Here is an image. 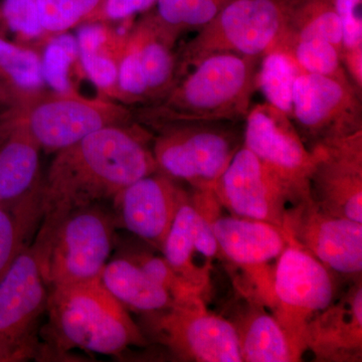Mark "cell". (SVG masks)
<instances>
[{
  "instance_id": "cell-1",
  "label": "cell",
  "mask_w": 362,
  "mask_h": 362,
  "mask_svg": "<svg viewBox=\"0 0 362 362\" xmlns=\"http://www.w3.org/2000/svg\"><path fill=\"white\" fill-rule=\"evenodd\" d=\"M141 126H109L59 150L42 180V218L32 245L42 254L74 209L113 201L131 183L158 171Z\"/></svg>"
},
{
  "instance_id": "cell-2",
  "label": "cell",
  "mask_w": 362,
  "mask_h": 362,
  "mask_svg": "<svg viewBox=\"0 0 362 362\" xmlns=\"http://www.w3.org/2000/svg\"><path fill=\"white\" fill-rule=\"evenodd\" d=\"M258 58L218 52L185 71L158 101L138 112L152 128L171 123L245 120L257 90Z\"/></svg>"
},
{
  "instance_id": "cell-3",
  "label": "cell",
  "mask_w": 362,
  "mask_h": 362,
  "mask_svg": "<svg viewBox=\"0 0 362 362\" xmlns=\"http://www.w3.org/2000/svg\"><path fill=\"white\" fill-rule=\"evenodd\" d=\"M42 354L57 358L71 349L119 356L144 344L129 312L107 290L101 277L49 288Z\"/></svg>"
},
{
  "instance_id": "cell-4",
  "label": "cell",
  "mask_w": 362,
  "mask_h": 362,
  "mask_svg": "<svg viewBox=\"0 0 362 362\" xmlns=\"http://www.w3.org/2000/svg\"><path fill=\"white\" fill-rule=\"evenodd\" d=\"M291 4L292 0H233L183 47L177 80L213 54L232 52L261 59L277 49Z\"/></svg>"
},
{
  "instance_id": "cell-5",
  "label": "cell",
  "mask_w": 362,
  "mask_h": 362,
  "mask_svg": "<svg viewBox=\"0 0 362 362\" xmlns=\"http://www.w3.org/2000/svg\"><path fill=\"white\" fill-rule=\"evenodd\" d=\"M237 124L182 122L156 128L152 151L158 171L192 188H211L242 147Z\"/></svg>"
},
{
  "instance_id": "cell-6",
  "label": "cell",
  "mask_w": 362,
  "mask_h": 362,
  "mask_svg": "<svg viewBox=\"0 0 362 362\" xmlns=\"http://www.w3.org/2000/svg\"><path fill=\"white\" fill-rule=\"evenodd\" d=\"M116 225L115 216L99 204L71 211L44 252L37 254L49 288L101 277L113 247Z\"/></svg>"
},
{
  "instance_id": "cell-7",
  "label": "cell",
  "mask_w": 362,
  "mask_h": 362,
  "mask_svg": "<svg viewBox=\"0 0 362 362\" xmlns=\"http://www.w3.org/2000/svg\"><path fill=\"white\" fill-rule=\"evenodd\" d=\"M49 292L37 252L28 245L0 279V362L40 357Z\"/></svg>"
},
{
  "instance_id": "cell-8",
  "label": "cell",
  "mask_w": 362,
  "mask_h": 362,
  "mask_svg": "<svg viewBox=\"0 0 362 362\" xmlns=\"http://www.w3.org/2000/svg\"><path fill=\"white\" fill-rule=\"evenodd\" d=\"M332 273L290 240L277 259L269 307L302 356L307 350V326L334 301Z\"/></svg>"
},
{
  "instance_id": "cell-9",
  "label": "cell",
  "mask_w": 362,
  "mask_h": 362,
  "mask_svg": "<svg viewBox=\"0 0 362 362\" xmlns=\"http://www.w3.org/2000/svg\"><path fill=\"white\" fill-rule=\"evenodd\" d=\"M146 315L150 332L181 361H243L232 321L207 310L202 297Z\"/></svg>"
},
{
  "instance_id": "cell-10",
  "label": "cell",
  "mask_w": 362,
  "mask_h": 362,
  "mask_svg": "<svg viewBox=\"0 0 362 362\" xmlns=\"http://www.w3.org/2000/svg\"><path fill=\"white\" fill-rule=\"evenodd\" d=\"M361 94L351 82L299 71L291 120L309 149L362 131Z\"/></svg>"
},
{
  "instance_id": "cell-11",
  "label": "cell",
  "mask_w": 362,
  "mask_h": 362,
  "mask_svg": "<svg viewBox=\"0 0 362 362\" xmlns=\"http://www.w3.org/2000/svg\"><path fill=\"white\" fill-rule=\"evenodd\" d=\"M243 146L280 178L295 199L310 195L315 151L302 140L291 118L266 102L254 105L244 120Z\"/></svg>"
},
{
  "instance_id": "cell-12",
  "label": "cell",
  "mask_w": 362,
  "mask_h": 362,
  "mask_svg": "<svg viewBox=\"0 0 362 362\" xmlns=\"http://www.w3.org/2000/svg\"><path fill=\"white\" fill-rule=\"evenodd\" d=\"M282 228L331 272L361 275L362 223L326 213L307 195L288 207Z\"/></svg>"
},
{
  "instance_id": "cell-13",
  "label": "cell",
  "mask_w": 362,
  "mask_h": 362,
  "mask_svg": "<svg viewBox=\"0 0 362 362\" xmlns=\"http://www.w3.org/2000/svg\"><path fill=\"white\" fill-rule=\"evenodd\" d=\"M11 118L25 125L40 148L58 152L95 131L128 124L132 116L129 111L109 102L58 94L37 102L25 115Z\"/></svg>"
},
{
  "instance_id": "cell-14",
  "label": "cell",
  "mask_w": 362,
  "mask_h": 362,
  "mask_svg": "<svg viewBox=\"0 0 362 362\" xmlns=\"http://www.w3.org/2000/svg\"><path fill=\"white\" fill-rule=\"evenodd\" d=\"M211 189L233 216L281 228L286 211L296 202L285 183L243 145Z\"/></svg>"
},
{
  "instance_id": "cell-15",
  "label": "cell",
  "mask_w": 362,
  "mask_h": 362,
  "mask_svg": "<svg viewBox=\"0 0 362 362\" xmlns=\"http://www.w3.org/2000/svg\"><path fill=\"white\" fill-rule=\"evenodd\" d=\"M220 206L211 188H194L181 202L175 220L161 246L163 258L181 277L206 291L209 272L197 263L199 257L207 266L221 254L211 226V218Z\"/></svg>"
},
{
  "instance_id": "cell-16",
  "label": "cell",
  "mask_w": 362,
  "mask_h": 362,
  "mask_svg": "<svg viewBox=\"0 0 362 362\" xmlns=\"http://www.w3.org/2000/svg\"><path fill=\"white\" fill-rule=\"evenodd\" d=\"M312 201L326 213L362 223V131L312 148Z\"/></svg>"
},
{
  "instance_id": "cell-17",
  "label": "cell",
  "mask_w": 362,
  "mask_h": 362,
  "mask_svg": "<svg viewBox=\"0 0 362 362\" xmlns=\"http://www.w3.org/2000/svg\"><path fill=\"white\" fill-rule=\"evenodd\" d=\"M218 213L211 218V226L221 254L247 271L262 299L270 306L273 276L270 277L264 269L287 247L284 230L266 221Z\"/></svg>"
},
{
  "instance_id": "cell-18",
  "label": "cell",
  "mask_w": 362,
  "mask_h": 362,
  "mask_svg": "<svg viewBox=\"0 0 362 362\" xmlns=\"http://www.w3.org/2000/svg\"><path fill=\"white\" fill-rule=\"evenodd\" d=\"M187 194L175 180L156 171L124 188L113 202L121 226L161 249Z\"/></svg>"
},
{
  "instance_id": "cell-19",
  "label": "cell",
  "mask_w": 362,
  "mask_h": 362,
  "mask_svg": "<svg viewBox=\"0 0 362 362\" xmlns=\"http://www.w3.org/2000/svg\"><path fill=\"white\" fill-rule=\"evenodd\" d=\"M305 343L317 361H361V277L308 324Z\"/></svg>"
},
{
  "instance_id": "cell-20",
  "label": "cell",
  "mask_w": 362,
  "mask_h": 362,
  "mask_svg": "<svg viewBox=\"0 0 362 362\" xmlns=\"http://www.w3.org/2000/svg\"><path fill=\"white\" fill-rule=\"evenodd\" d=\"M4 122L0 136V206H11L42 182V148L20 121L6 117Z\"/></svg>"
},
{
  "instance_id": "cell-21",
  "label": "cell",
  "mask_w": 362,
  "mask_h": 362,
  "mask_svg": "<svg viewBox=\"0 0 362 362\" xmlns=\"http://www.w3.org/2000/svg\"><path fill=\"white\" fill-rule=\"evenodd\" d=\"M139 52L149 93V104L161 99L177 81L178 56L173 52L176 37L149 14L130 35Z\"/></svg>"
},
{
  "instance_id": "cell-22",
  "label": "cell",
  "mask_w": 362,
  "mask_h": 362,
  "mask_svg": "<svg viewBox=\"0 0 362 362\" xmlns=\"http://www.w3.org/2000/svg\"><path fill=\"white\" fill-rule=\"evenodd\" d=\"M233 324L237 331L243 361H301L302 354L273 314L252 306L240 316L238 322Z\"/></svg>"
},
{
  "instance_id": "cell-23",
  "label": "cell",
  "mask_w": 362,
  "mask_h": 362,
  "mask_svg": "<svg viewBox=\"0 0 362 362\" xmlns=\"http://www.w3.org/2000/svg\"><path fill=\"white\" fill-rule=\"evenodd\" d=\"M101 281L127 309L150 314L165 310L175 304L170 295L127 256L108 262L102 272Z\"/></svg>"
},
{
  "instance_id": "cell-24",
  "label": "cell",
  "mask_w": 362,
  "mask_h": 362,
  "mask_svg": "<svg viewBox=\"0 0 362 362\" xmlns=\"http://www.w3.org/2000/svg\"><path fill=\"white\" fill-rule=\"evenodd\" d=\"M42 182L23 201L0 206V279L18 254L32 244L42 218Z\"/></svg>"
},
{
  "instance_id": "cell-25",
  "label": "cell",
  "mask_w": 362,
  "mask_h": 362,
  "mask_svg": "<svg viewBox=\"0 0 362 362\" xmlns=\"http://www.w3.org/2000/svg\"><path fill=\"white\" fill-rule=\"evenodd\" d=\"M327 40L341 52L342 30L331 0H292L278 49L298 40Z\"/></svg>"
},
{
  "instance_id": "cell-26",
  "label": "cell",
  "mask_w": 362,
  "mask_h": 362,
  "mask_svg": "<svg viewBox=\"0 0 362 362\" xmlns=\"http://www.w3.org/2000/svg\"><path fill=\"white\" fill-rule=\"evenodd\" d=\"M300 68L288 52L274 49L259 59L257 90L266 103L291 118L292 94Z\"/></svg>"
},
{
  "instance_id": "cell-27",
  "label": "cell",
  "mask_w": 362,
  "mask_h": 362,
  "mask_svg": "<svg viewBox=\"0 0 362 362\" xmlns=\"http://www.w3.org/2000/svg\"><path fill=\"white\" fill-rule=\"evenodd\" d=\"M233 0H157L156 16L176 37L199 30Z\"/></svg>"
},
{
  "instance_id": "cell-28",
  "label": "cell",
  "mask_w": 362,
  "mask_h": 362,
  "mask_svg": "<svg viewBox=\"0 0 362 362\" xmlns=\"http://www.w3.org/2000/svg\"><path fill=\"white\" fill-rule=\"evenodd\" d=\"M280 49L292 57L300 70L342 82H351L343 66L341 52L327 40H298Z\"/></svg>"
},
{
  "instance_id": "cell-29",
  "label": "cell",
  "mask_w": 362,
  "mask_h": 362,
  "mask_svg": "<svg viewBox=\"0 0 362 362\" xmlns=\"http://www.w3.org/2000/svg\"><path fill=\"white\" fill-rule=\"evenodd\" d=\"M342 30V62L352 85L362 93V0H331Z\"/></svg>"
},
{
  "instance_id": "cell-30",
  "label": "cell",
  "mask_w": 362,
  "mask_h": 362,
  "mask_svg": "<svg viewBox=\"0 0 362 362\" xmlns=\"http://www.w3.org/2000/svg\"><path fill=\"white\" fill-rule=\"evenodd\" d=\"M0 78L8 89L39 90L45 83L42 61L35 52L0 39Z\"/></svg>"
},
{
  "instance_id": "cell-31",
  "label": "cell",
  "mask_w": 362,
  "mask_h": 362,
  "mask_svg": "<svg viewBox=\"0 0 362 362\" xmlns=\"http://www.w3.org/2000/svg\"><path fill=\"white\" fill-rule=\"evenodd\" d=\"M78 54L77 40L69 33L57 35L45 47L42 59V78L58 94H74L69 71Z\"/></svg>"
},
{
  "instance_id": "cell-32",
  "label": "cell",
  "mask_w": 362,
  "mask_h": 362,
  "mask_svg": "<svg viewBox=\"0 0 362 362\" xmlns=\"http://www.w3.org/2000/svg\"><path fill=\"white\" fill-rule=\"evenodd\" d=\"M105 0H37L45 33H62L90 21Z\"/></svg>"
},
{
  "instance_id": "cell-33",
  "label": "cell",
  "mask_w": 362,
  "mask_h": 362,
  "mask_svg": "<svg viewBox=\"0 0 362 362\" xmlns=\"http://www.w3.org/2000/svg\"><path fill=\"white\" fill-rule=\"evenodd\" d=\"M127 257L135 262L154 282L160 285L173 298L175 304L202 297L204 295L199 288L173 270L165 259L145 252H137Z\"/></svg>"
},
{
  "instance_id": "cell-34",
  "label": "cell",
  "mask_w": 362,
  "mask_h": 362,
  "mask_svg": "<svg viewBox=\"0 0 362 362\" xmlns=\"http://www.w3.org/2000/svg\"><path fill=\"white\" fill-rule=\"evenodd\" d=\"M117 94L130 103H149L148 87L139 52L131 37L118 65Z\"/></svg>"
},
{
  "instance_id": "cell-35",
  "label": "cell",
  "mask_w": 362,
  "mask_h": 362,
  "mask_svg": "<svg viewBox=\"0 0 362 362\" xmlns=\"http://www.w3.org/2000/svg\"><path fill=\"white\" fill-rule=\"evenodd\" d=\"M2 16L8 28L23 37H35L45 33L37 0H4Z\"/></svg>"
},
{
  "instance_id": "cell-36",
  "label": "cell",
  "mask_w": 362,
  "mask_h": 362,
  "mask_svg": "<svg viewBox=\"0 0 362 362\" xmlns=\"http://www.w3.org/2000/svg\"><path fill=\"white\" fill-rule=\"evenodd\" d=\"M78 56L86 74L99 89L107 92L113 89L118 78V65L113 59L99 51L78 52Z\"/></svg>"
},
{
  "instance_id": "cell-37",
  "label": "cell",
  "mask_w": 362,
  "mask_h": 362,
  "mask_svg": "<svg viewBox=\"0 0 362 362\" xmlns=\"http://www.w3.org/2000/svg\"><path fill=\"white\" fill-rule=\"evenodd\" d=\"M157 0H105L90 21H125L149 11Z\"/></svg>"
},
{
  "instance_id": "cell-38",
  "label": "cell",
  "mask_w": 362,
  "mask_h": 362,
  "mask_svg": "<svg viewBox=\"0 0 362 362\" xmlns=\"http://www.w3.org/2000/svg\"><path fill=\"white\" fill-rule=\"evenodd\" d=\"M78 52H97L101 49L108 40V32L99 23L83 25L78 30Z\"/></svg>"
},
{
  "instance_id": "cell-39",
  "label": "cell",
  "mask_w": 362,
  "mask_h": 362,
  "mask_svg": "<svg viewBox=\"0 0 362 362\" xmlns=\"http://www.w3.org/2000/svg\"><path fill=\"white\" fill-rule=\"evenodd\" d=\"M4 127H6V123H4V121L2 120L1 122H0V136H1L2 133H4Z\"/></svg>"
}]
</instances>
